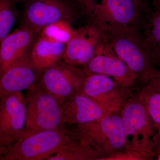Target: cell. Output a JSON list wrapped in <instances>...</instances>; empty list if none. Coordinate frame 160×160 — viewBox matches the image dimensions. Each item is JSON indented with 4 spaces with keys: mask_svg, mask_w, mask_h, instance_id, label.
Here are the masks:
<instances>
[{
    "mask_svg": "<svg viewBox=\"0 0 160 160\" xmlns=\"http://www.w3.org/2000/svg\"><path fill=\"white\" fill-rule=\"evenodd\" d=\"M121 115L126 138V150L139 155L144 159L153 154L158 135L145 104L140 97L124 103Z\"/></svg>",
    "mask_w": 160,
    "mask_h": 160,
    "instance_id": "obj_1",
    "label": "cell"
},
{
    "mask_svg": "<svg viewBox=\"0 0 160 160\" xmlns=\"http://www.w3.org/2000/svg\"><path fill=\"white\" fill-rule=\"evenodd\" d=\"M63 126L20 138L13 145L6 147L2 160L47 159L76 139L73 133Z\"/></svg>",
    "mask_w": 160,
    "mask_h": 160,
    "instance_id": "obj_2",
    "label": "cell"
},
{
    "mask_svg": "<svg viewBox=\"0 0 160 160\" xmlns=\"http://www.w3.org/2000/svg\"><path fill=\"white\" fill-rule=\"evenodd\" d=\"M27 91L24 96L26 124L21 137L64 126L62 124V105L53 96L38 82Z\"/></svg>",
    "mask_w": 160,
    "mask_h": 160,
    "instance_id": "obj_3",
    "label": "cell"
},
{
    "mask_svg": "<svg viewBox=\"0 0 160 160\" xmlns=\"http://www.w3.org/2000/svg\"><path fill=\"white\" fill-rule=\"evenodd\" d=\"M76 136L104 159L126 150V138L121 115L116 112L87 124L77 125Z\"/></svg>",
    "mask_w": 160,
    "mask_h": 160,
    "instance_id": "obj_4",
    "label": "cell"
},
{
    "mask_svg": "<svg viewBox=\"0 0 160 160\" xmlns=\"http://www.w3.org/2000/svg\"><path fill=\"white\" fill-rule=\"evenodd\" d=\"M73 66L60 62L43 72L39 78V84L62 105L80 92L86 78Z\"/></svg>",
    "mask_w": 160,
    "mask_h": 160,
    "instance_id": "obj_5",
    "label": "cell"
},
{
    "mask_svg": "<svg viewBox=\"0 0 160 160\" xmlns=\"http://www.w3.org/2000/svg\"><path fill=\"white\" fill-rule=\"evenodd\" d=\"M26 120L22 92L0 98V146H11L22 136Z\"/></svg>",
    "mask_w": 160,
    "mask_h": 160,
    "instance_id": "obj_6",
    "label": "cell"
},
{
    "mask_svg": "<svg viewBox=\"0 0 160 160\" xmlns=\"http://www.w3.org/2000/svg\"><path fill=\"white\" fill-rule=\"evenodd\" d=\"M124 89L108 76L92 73L86 77L79 92L99 106L108 115L122 109Z\"/></svg>",
    "mask_w": 160,
    "mask_h": 160,
    "instance_id": "obj_7",
    "label": "cell"
},
{
    "mask_svg": "<svg viewBox=\"0 0 160 160\" xmlns=\"http://www.w3.org/2000/svg\"><path fill=\"white\" fill-rule=\"evenodd\" d=\"M71 13L67 0H31L25 10L23 26L38 34L52 23L68 22Z\"/></svg>",
    "mask_w": 160,
    "mask_h": 160,
    "instance_id": "obj_8",
    "label": "cell"
},
{
    "mask_svg": "<svg viewBox=\"0 0 160 160\" xmlns=\"http://www.w3.org/2000/svg\"><path fill=\"white\" fill-rule=\"evenodd\" d=\"M40 73L32 65L28 51L0 76V98L29 89L38 81Z\"/></svg>",
    "mask_w": 160,
    "mask_h": 160,
    "instance_id": "obj_9",
    "label": "cell"
},
{
    "mask_svg": "<svg viewBox=\"0 0 160 160\" xmlns=\"http://www.w3.org/2000/svg\"><path fill=\"white\" fill-rule=\"evenodd\" d=\"M99 106L81 92H77L62 105V124H87L107 116Z\"/></svg>",
    "mask_w": 160,
    "mask_h": 160,
    "instance_id": "obj_10",
    "label": "cell"
},
{
    "mask_svg": "<svg viewBox=\"0 0 160 160\" xmlns=\"http://www.w3.org/2000/svg\"><path fill=\"white\" fill-rule=\"evenodd\" d=\"M117 54L131 71L146 82H148L157 70L146 50L126 38H118L114 43Z\"/></svg>",
    "mask_w": 160,
    "mask_h": 160,
    "instance_id": "obj_11",
    "label": "cell"
},
{
    "mask_svg": "<svg viewBox=\"0 0 160 160\" xmlns=\"http://www.w3.org/2000/svg\"><path fill=\"white\" fill-rule=\"evenodd\" d=\"M37 33L22 27L9 34L0 43V76L28 52Z\"/></svg>",
    "mask_w": 160,
    "mask_h": 160,
    "instance_id": "obj_12",
    "label": "cell"
},
{
    "mask_svg": "<svg viewBox=\"0 0 160 160\" xmlns=\"http://www.w3.org/2000/svg\"><path fill=\"white\" fill-rule=\"evenodd\" d=\"M87 65V68L91 73L114 78L115 81L123 88L132 86L137 77L122 60L107 56L93 57Z\"/></svg>",
    "mask_w": 160,
    "mask_h": 160,
    "instance_id": "obj_13",
    "label": "cell"
},
{
    "mask_svg": "<svg viewBox=\"0 0 160 160\" xmlns=\"http://www.w3.org/2000/svg\"><path fill=\"white\" fill-rule=\"evenodd\" d=\"M92 32L91 29L86 28L73 31L66 44L62 58L64 62L72 65L89 62L95 52Z\"/></svg>",
    "mask_w": 160,
    "mask_h": 160,
    "instance_id": "obj_14",
    "label": "cell"
},
{
    "mask_svg": "<svg viewBox=\"0 0 160 160\" xmlns=\"http://www.w3.org/2000/svg\"><path fill=\"white\" fill-rule=\"evenodd\" d=\"M66 44L40 36L29 50L32 65L40 73L55 66L62 59Z\"/></svg>",
    "mask_w": 160,
    "mask_h": 160,
    "instance_id": "obj_15",
    "label": "cell"
},
{
    "mask_svg": "<svg viewBox=\"0 0 160 160\" xmlns=\"http://www.w3.org/2000/svg\"><path fill=\"white\" fill-rule=\"evenodd\" d=\"M100 155L89 144L77 138L46 160H97Z\"/></svg>",
    "mask_w": 160,
    "mask_h": 160,
    "instance_id": "obj_16",
    "label": "cell"
},
{
    "mask_svg": "<svg viewBox=\"0 0 160 160\" xmlns=\"http://www.w3.org/2000/svg\"><path fill=\"white\" fill-rule=\"evenodd\" d=\"M100 6L120 24L129 22L135 14V4L131 0H102Z\"/></svg>",
    "mask_w": 160,
    "mask_h": 160,
    "instance_id": "obj_17",
    "label": "cell"
},
{
    "mask_svg": "<svg viewBox=\"0 0 160 160\" xmlns=\"http://www.w3.org/2000/svg\"><path fill=\"white\" fill-rule=\"evenodd\" d=\"M139 96L152 122L158 129L160 139V91L149 82L143 88Z\"/></svg>",
    "mask_w": 160,
    "mask_h": 160,
    "instance_id": "obj_18",
    "label": "cell"
},
{
    "mask_svg": "<svg viewBox=\"0 0 160 160\" xmlns=\"http://www.w3.org/2000/svg\"><path fill=\"white\" fill-rule=\"evenodd\" d=\"M145 41V47L152 62L160 60V11L152 17Z\"/></svg>",
    "mask_w": 160,
    "mask_h": 160,
    "instance_id": "obj_19",
    "label": "cell"
},
{
    "mask_svg": "<svg viewBox=\"0 0 160 160\" xmlns=\"http://www.w3.org/2000/svg\"><path fill=\"white\" fill-rule=\"evenodd\" d=\"M15 0H0V43L9 34L17 16Z\"/></svg>",
    "mask_w": 160,
    "mask_h": 160,
    "instance_id": "obj_20",
    "label": "cell"
},
{
    "mask_svg": "<svg viewBox=\"0 0 160 160\" xmlns=\"http://www.w3.org/2000/svg\"><path fill=\"white\" fill-rule=\"evenodd\" d=\"M73 32L68 22L62 20L45 27L40 32V36L53 42L66 44L71 38Z\"/></svg>",
    "mask_w": 160,
    "mask_h": 160,
    "instance_id": "obj_21",
    "label": "cell"
},
{
    "mask_svg": "<svg viewBox=\"0 0 160 160\" xmlns=\"http://www.w3.org/2000/svg\"><path fill=\"white\" fill-rule=\"evenodd\" d=\"M148 82L160 91V71L157 70Z\"/></svg>",
    "mask_w": 160,
    "mask_h": 160,
    "instance_id": "obj_22",
    "label": "cell"
},
{
    "mask_svg": "<svg viewBox=\"0 0 160 160\" xmlns=\"http://www.w3.org/2000/svg\"><path fill=\"white\" fill-rule=\"evenodd\" d=\"M155 6L158 8V11H160V0H153Z\"/></svg>",
    "mask_w": 160,
    "mask_h": 160,
    "instance_id": "obj_23",
    "label": "cell"
},
{
    "mask_svg": "<svg viewBox=\"0 0 160 160\" xmlns=\"http://www.w3.org/2000/svg\"><path fill=\"white\" fill-rule=\"evenodd\" d=\"M6 147H2L0 146V160H2L3 153L6 150Z\"/></svg>",
    "mask_w": 160,
    "mask_h": 160,
    "instance_id": "obj_24",
    "label": "cell"
},
{
    "mask_svg": "<svg viewBox=\"0 0 160 160\" xmlns=\"http://www.w3.org/2000/svg\"><path fill=\"white\" fill-rule=\"evenodd\" d=\"M131 1L137 6V5H139V4L143 0H131Z\"/></svg>",
    "mask_w": 160,
    "mask_h": 160,
    "instance_id": "obj_25",
    "label": "cell"
},
{
    "mask_svg": "<svg viewBox=\"0 0 160 160\" xmlns=\"http://www.w3.org/2000/svg\"><path fill=\"white\" fill-rule=\"evenodd\" d=\"M78 1L83 3L85 2H88V1H92V0H78Z\"/></svg>",
    "mask_w": 160,
    "mask_h": 160,
    "instance_id": "obj_26",
    "label": "cell"
},
{
    "mask_svg": "<svg viewBox=\"0 0 160 160\" xmlns=\"http://www.w3.org/2000/svg\"><path fill=\"white\" fill-rule=\"evenodd\" d=\"M31 0H15V2H26V1H30Z\"/></svg>",
    "mask_w": 160,
    "mask_h": 160,
    "instance_id": "obj_27",
    "label": "cell"
},
{
    "mask_svg": "<svg viewBox=\"0 0 160 160\" xmlns=\"http://www.w3.org/2000/svg\"><path fill=\"white\" fill-rule=\"evenodd\" d=\"M157 159L160 160V152H158Z\"/></svg>",
    "mask_w": 160,
    "mask_h": 160,
    "instance_id": "obj_28",
    "label": "cell"
},
{
    "mask_svg": "<svg viewBox=\"0 0 160 160\" xmlns=\"http://www.w3.org/2000/svg\"><path fill=\"white\" fill-rule=\"evenodd\" d=\"M158 152H160V143L159 145L158 146Z\"/></svg>",
    "mask_w": 160,
    "mask_h": 160,
    "instance_id": "obj_29",
    "label": "cell"
}]
</instances>
